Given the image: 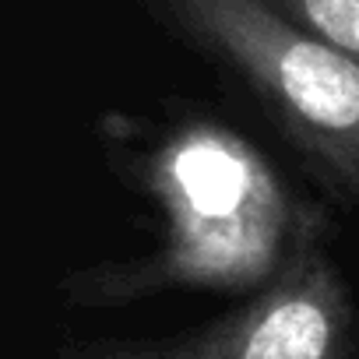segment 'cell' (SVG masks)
<instances>
[{
  "mask_svg": "<svg viewBox=\"0 0 359 359\" xmlns=\"http://www.w3.org/2000/svg\"><path fill=\"white\" fill-rule=\"evenodd\" d=\"M141 169L158 212L155 250L67 275V303L99 310L180 289L261 292L317 243V215L261 148L226 123H176Z\"/></svg>",
  "mask_w": 359,
  "mask_h": 359,
  "instance_id": "obj_1",
  "label": "cell"
},
{
  "mask_svg": "<svg viewBox=\"0 0 359 359\" xmlns=\"http://www.w3.org/2000/svg\"><path fill=\"white\" fill-rule=\"evenodd\" d=\"M172 22L229 64L289 137L359 205V64L271 0H162Z\"/></svg>",
  "mask_w": 359,
  "mask_h": 359,
  "instance_id": "obj_2",
  "label": "cell"
},
{
  "mask_svg": "<svg viewBox=\"0 0 359 359\" xmlns=\"http://www.w3.org/2000/svg\"><path fill=\"white\" fill-rule=\"evenodd\" d=\"M271 4L359 64V0H271Z\"/></svg>",
  "mask_w": 359,
  "mask_h": 359,
  "instance_id": "obj_4",
  "label": "cell"
},
{
  "mask_svg": "<svg viewBox=\"0 0 359 359\" xmlns=\"http://www.w3.org/2000/svg\"><path fill=\"white\" fill-rule=\"evenodd\" d=\"M355 313L334 261L313 243L233 313L165 341H92L64 359H352Z\"/></svg>",
  "mask_w": 359,
  "mask_h": 359,
  "instance_id": "obj_3",
  "label": "cell"
}]
</instances>
